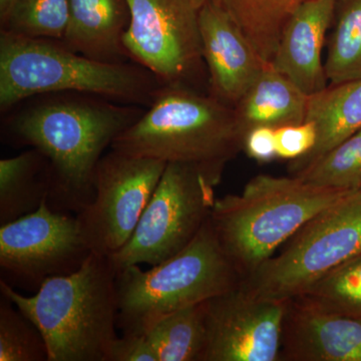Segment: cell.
Instances as JSON below:
<instances>
[{
    "label": "cell",
    "mask_w": 361,
    "mask_h": 361,
    "mask_svg": "<svg viewBox=\"0 0 361 361\" xmlns=\"http://www.w3.org/2000/svg\"><path fill=\"white\" fill-rule=\"evenodd\" d=\"M142 114L139 106H118L104 97H56L21 111L7 133L11 142L39 149L49 160V207L77 215L94 199L104 152Z\"/></svg>",
    "instance_id": "1"
},
{
    "label": "cell",
    "mask_w": 361,
    "mask_h": 361,
    "mask_svg": "<svg viewBox=\"0 0 361 361\" xmlns=\"http://www.w3.org/2000/svg\"><path fill=\"white\" fill-rule=\"evenodd\" d=\"M116 270L92 252L80 269L45 280L32 295L0 279V292L39 329L49 361H108L116 336Z\"/></svg>",
    "instance_id": "2"
},
{
    "label": "cell",
    "mask_w": 361,
    "mask_h": 361,
    "mask_svg": "<svg viewBox=\"0 0 361 361\" xmlns=\"http://www.w3.org/2000/svg\"><path fill=\"white\" fill-rule=\"evenodd\" d=\"M59 40L33 39L1 30L0 109L40 94H75L127 104H151L163 87L151 71L104 63L71 51Z\"/></svg>",
    "instance_id": "3"
},
{
    "label": "cell",
    "mask_w": 361,
    "mask_h": 361,
    "mask_svg": "<svg viewBox=\"0 0 361 361\" xmlns=\"http://www.w3.org/2000/svg\"><path fill=\"white\" fill-rule=\"evenodd\" d=\"M244 137L233 106L191 87L163 85L111 149L194 166L221 180L226 165L243 149Z\"/></svg>",
    "instance_id": "4"
},
{
    "label": "cell",
    "mask_w": 361,
    "mask_h": 361,
    "mask_svg": "<svg viewBox=\"0 0 361 361\" xmlns=\"http://www.w3.org/2000/svg\"><path fill=\"white\" fill-rule=\"evenodd\" d=\"M353 191L316 186L296 176L258 175L241 193L216 199L210 220L244 279L317 214Z\"/></svg>",
    "instance_id": "5"
},
{
    "label": "cell",
    "mask_w": 361,
    "mask_h": 361,
    "mask_svg": "<svg viewBox=\"0 0 361 361\" xmlns=\"http://www.w3.org/2000/svg\"><path fill=\"white\" fill-rule=\"evenodd\" d=\"M243 281L221 246L210 218L189 245L151 269L116 271V326L145 334L161 318L238 288Z\"/></svg>",
    "instance_id": "6"
},
{
    "label": "cell",
    "mask_w": 361,
    "mask_h": 361,
    "mask_svg": "<svg viewBox=\"0 0 361 361\" xmlns=\"http://www.w3.org/2000/svg\"><path fill=\"white\" fill-rule=\"evenodd\" d=\"M360 253L361 189L317 214L241 286L257 298L287 301Z\"/></svg>",
    "instance_id": "7"
},
{
    "label": "cell",
    "mask_w": 361,
    "mask_h": 361,
    "mask_svg": "<svg viewBox=\"0 0 361 361\" xmlns=\"http://www.w3.org/2000/svg\"><path fill=\"white\" fill-rule=\"evenodd\" d=\"M220 182L194 166L168 163L132 237L108 256L116 272L160 264L189 245L210 218Z\"/></svg>",
    "instance_id": "8"
},
{
    "label": "cell",
    "mask_w": 361,
    "mask_h": 361,
    "mask_svg": "<svg viewBox=\"0 0 361 361\" xmlns=\"http://www.w3.org/2000/svg\"><path fill=\"white\" fill-rule=\"evenodd\" d=\"M128 56L163 85L194 89L206 66L199 18L207 0H126Z\"/></svg>",
    "instance_id": "9"
},
{
    "label": "cell",
    "mask_w": 361,
    "mask_h": 361,
    "mask_svg": "<svg viewBox=\"0 0 361 361\" xmlns=\"http://www.w3.org/2000/svg\"><path fill=\"white\" fill-rule=\"evenodd\" d=\"M167 163L111 149L97 164L94 197L77 217L90 251L111 256L127 244Z\"/></svg>",
    "instance_id": "10"
},
{
    "label": "cell",
    "mask_w": 361,
    "mask_h": 361,
    "mask_svg": "<svg viewBox=\"0 0 361 361\" xmlns=\"http://www.w3.org/2000/svg\"><path fill=\"white\" fill-rule=\"evenodd\" d=\"M73 214L47 200L35 212L0 225L1 278L13 288L37 292L45 280L71 274L90 255Z\"/></svg>",
    "instance_id": "11"
},
{
    "label": "cell",
    "mask_w": 361,
    "mask_h": 361,
    "mask_svg": "<svg viewBox=\"0 0 361 361\" xmlns=\"http://www.w3.org/2000/svg\"><path fill=\"white\" fill-rule=\"evenodd\" d=\"M204 306L203 361H279L287 301L257 298L240 285Z\"/></svg>",
    "instance_id": "12"
},
{
    "label": "cell",
    "mask_w": 361,
    "mask_h": 361,
    "mask_svg": "<svg viewBox=\"0 0 361 361\" xmlns=\"http://www.w3.org/2000/svg\"><path fill=\"white\" fill-rule=\"evenodd\" d=\"M199 25L210 94L234 108L267 61L220 0H207Z\"/></svg>",
    "instance_id": "13"
},
{
    "label": "cell",
    "mask_w": 361,
    "mask_h": 361,
    "mask_svg": "<svg viewBox=\"0 0 361 361\" xmlns=\"http://www.w3.org/2000/svg\"><path fill=\"white\" fill-rule=\"evenodd\" d=\"M279 361H361V322L289 299Z\"/></svg>",
    "instance_id": "14"
},
{
    "label": "cell",
    "mask_w": 361,
    "mask_h": 361,
    "mask_svg": "<svg viewBox=\"0 0 361 361\" xmlns=\"http://www.w3.org/2000/svg\"><path fill=\"white\" fill-rule=\"evenodd\" d=\"M336 4V0H306L299 4L285 23L270 61L310 97L329 87L322 52Z\"/></svg>",
    "instance_id": "15"
},
{
    "label": "cell",
    "mask_w": 361,
    "mask_h": 361,
    "mask_svg": "<svg viewBox=\"0 0 361 361\" xmlns=\"http://www.w3.org/2000/svg\"><path fill=\"white\" fill-rule=\"evenodd\" d=\"M130 20L126 0H70V18L61 42L89 59L125 63L129 56L123 39Z\"/></svg>",
    "instance_id": "16"
},
{
    "label": "cell",
    "mask_w": 361,
    "mask_h": 361,
    "mask_svg": "<svg viewBox=\"0 0 361 361\" xmlns=\"http://www.w3.org/2000/svg\"><path fill=\"white\" fill-rule=\"evenodd\" d=\"M308 102L310 96L267 63L235 104L234 111L240 128L246 135L256 127L278 129L305 122Z\"/></svg>",
    "instance_id": "17"
},
{
    "label": "cell",
    "mask_w": 361,
    "mask_h": 361,
    "mask_svg": "<svg viewBox=\"0 0 361 361\" xmlns=\"http://www.w3.org/2000/svg\"><path fill=\"white\" fill-rule=\"evenodd\" d=\"M317 129L314 148L289 163L293 176L361 129V78L326 89L310 97L306 120Z\"/></svg>",
    "instance_id": "18"
},
{
    "label": "cell",
    "mask_w": 361,
    "mask_h": 361,
    "mask_svg": "<svg viewBox=\"0 0 361 361\" xmlns=\"http://www.w3.org/2000/svg\"><path fill=\"white\" fill-rule=\"evenodd\" d=\"M51 187L49 161L30 149L0 161V225L35 212L49 199Z\"/></svg>",
    "instance_id": "19"
},
{
    "label": "cell",
    "mask_w": 361,
    "mask_h": 361,
    "mask_svg": "<svg viewBox=\"0 0 361 361\" xmlns=\"http://www.w3.org/2000/svg\"><path fill=\"white\" fill-rule=\"evenodd\" d=\"M204 302L176 311L149 327L145 336L157 360L203 361L206 346Z\"/></svg>",
    "instance_id": "20"
},
{
    "label": "cell",
    "mask_w": 361,
    "mask_h": 361,
    "mask_svg": "<svg viewBox=\"0 0 361 361\" xmlns=\"http://www.w3.org/2000/svg\"><path fill=\"white\" fill-rule=\"evenodd\" d=\"M324 68L331 85L360 80L361 0H336Z\"/></svg>",
    "instance_id": "21"
},
{
    "label": "cell",
    "mask_w": 361,
    "mask_h": 361,
    "mask_svg": "<svg viewBox=\"0 0 361 361\" xmlns=\"http://www.w3.org/2000/svg\"><path fill=\"white\" fill-rule=\"evenodd\" d=\"M261 58L270 63L292 11L306 0H220Z\"/></svg>",
    "instance_id": "22"
},
{
    "label": "cell",
    "mask_w": 361,
    "mask_h": 361,
    "mask_svg": "<svg viewBox=\"0 0 361 361\" xmlns=\"http://www.w3.org/2000/svg\"><path fill=\"white\" fill-rule=\"evenodd\" d=\"M298 297L361 322V253L330 271Z\"/></svg>",
    "instance_id": "23"
},
{
    "label": "cell",
    "mask_w": 361,
    "mask_h": 361,
    "mask_svg": "<svg viewBox=\"0 0 361 361\" xmlns=\"http://www.w3.org/2000/svg\"><path fill=\"white\" fill-rule=\"evenodd\" d=\"M293 176L316 186L360 190L361 129Z\"/></svg>",
    "instance_id": "24"
},
{
    "label": "cell",
    "mask_w": 361,
    "mask_h": 361,
    "mask_svg": "<svg viewBox=\"0 0 361 361\" xmlns=\"http://www.w3.org/2000/svg\"><path fill=\"white\" fill-rule=\"evenodd\" d=\"M70 0H16L2 30L33 39H63Z\"/></svg>",
    "instance_id": "25"
},
{
    "label": "cell",
    "mask_w": 361,
    "mask_h": 361,
    "mask_svg": "<svg viewBox=\"0 0 361 361\" xmlns=\"http://www.w3.org/2000/svg\"><path fill=\"white\" fill-rule=\"evenodd\" d=\"M0 361H49L39 329L9 299H0Z\"/></svg>",
    "instance_id": "26"
},
{
    "label": "cell",
    "mask_w": 361,
    "mask_h": 361,
    "mask_svg": "<svg viewBox=\"0 0 361 361\" xmlns=\"http://www.w3.org/2000/svg\"><path fill=\"white\" fill-rule=\"evenodd\" d=\"M317 129L312 122L284 126L276 129L277 158L289 161L302 158L314 148Z\"/></svg>",
    "instance_id": "27"
},
{
    "label": "cell",
    "mask_w": 361,
    "mask_h": 361,
    "mask_svg": "<svg viewBox=\"0 0 361 361\" xmlns=\"http://www.w3.org/2000/svg\"><path fill=\"white\" fill-rule=\"evenodd\" d=\"M108 361H158L145 334L116 337L111 344Z\"/></svg>",
    "instance_id": "28"
},
{
    "label": "cell",
    "mask_w": 361,
    "mask_h": 361,
    "mask_svg": "<svg viewBox=\"0 0 361 361\" xmlns=\"http://www.w3.org/2000/svg\"><path fill=\"white\" fill-rule=\"evenodd\" d=\"M243 149L249 158L259 163H268L277 158L276 129L256 127L244 137Z\"/></svg>",
    "instance_id": "29"
},
{
    "label": "cell",
    "mask_w": 361,
    "mask_h": 361,
    "mask_svg": "<svg viewBox=\"0 0 361 361\" xmlns=\"http://www.w3.org/2000/svg\"><path fill=\"white\" fill-rule=\"evenodd\" d=\"M16 1V0H0V20H1V25L6 21Z\"/></svg>",
    "instance_id": "30"
}]
</instances>
